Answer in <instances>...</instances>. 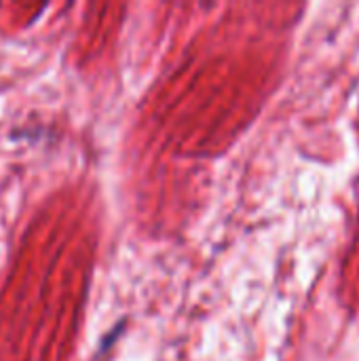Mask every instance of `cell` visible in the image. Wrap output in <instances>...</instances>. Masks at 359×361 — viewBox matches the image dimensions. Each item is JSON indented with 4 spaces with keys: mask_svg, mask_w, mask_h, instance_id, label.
Masks as SVG:
<instances>
[]
</instances>
